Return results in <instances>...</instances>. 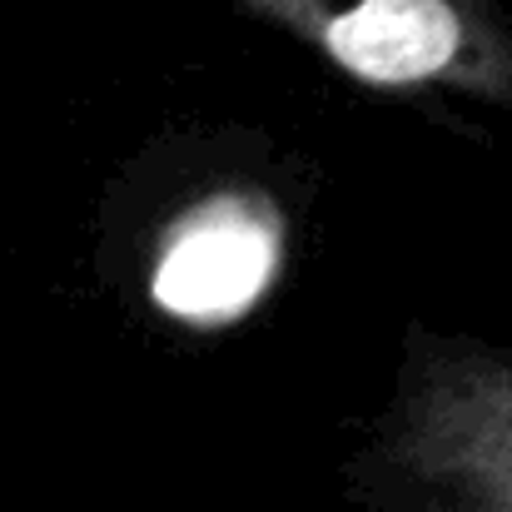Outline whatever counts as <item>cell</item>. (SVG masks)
Listing matches in <instances>:
<instances>
[{"label":"cell","instance_id":"obj_1","mask_svg":"<svg viewBox=\"0 0 512 512\" xmlns=\"http://www.w3.org/2000/svg\"><path fill=\"white\" fill-rule=\"evenodd\" d=\"M343 488L358 512H512V343L408 319Z\"/></svg>","mask_w":512,"mask_h":512},{"label":"cell","instance_id":"obj_3","mask_svg":"<svg viewBox=\"0 0 512 512\" xmlns=\"http://www.w3.org/2000/svg\"><path fill=\"white\" fill-rule=\"evenodd\" d=\"M284 219L259 189H209L184 204L155 244L150 304L179 324L244 319L279 279Z\"/></svg>","mask_w":512,"mask_h":512},{"label":"cell","instance_id":"obj_2","mask_svg":"<svg viewBox=\"0 0 512 512\" xmlns=\"http://www.w3.org/2000/svg\"><path fill=\"white\" fill-rule=\"evenodd\" d=\"M378 90H443L512 115V0H234Z\"/></svg>","mask_w":512,"mask_h":512}]
</instances>
